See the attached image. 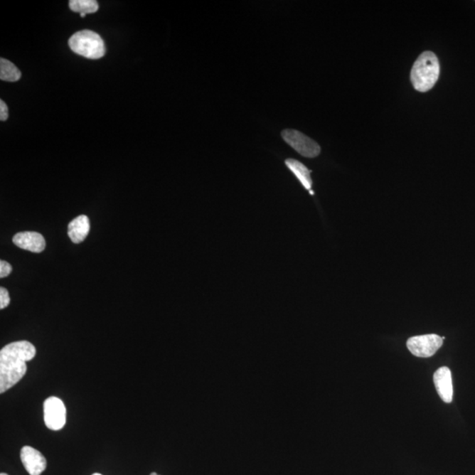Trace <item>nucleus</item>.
<instances>
[{
	"label": "nucleus",
	"instance_id": "1a4fd4ad",
	"mask_svg": "<svg viewBox=\"0 0 475 475\" xmlns=\"http://www.w3.org/2000/svg\"><path fill=\"white\" fill-rule=\"evenodd\" d=\"M434 384L440 398L445 403L452 402L454 396V388H452V373L448 367H440L434 373Z\"/></svg>",
	"mask_w": 475,
	"mask_h": 475
},
{
	"label": "nucleus",
	"instance_id": "dca6fc26",
	"mask_svg": "<svg viewBox=\"0 0 475 475\" xmlns=\"http://www.w3.org/2000/svg\"><path fill=\"white\" fill-rule=\"evenodd\" d=\"M9 118V107L1 100L0 101V120L6 121Z\"/></svg>",
	"mask_w": 475,
	"mask_h": 475
},
{
	"label": "nucleus",
	"instance_id": "f03ea898",
	"mask_svg": "<svg viewBox=\"0 0 475 475\" xmlns=\"http://www.w3.org/2000/svg\"><path fill=\"white\" fill-rule=\"evenodd\" d=\"M440 66L439 59L432 51L419 55L411 70V82L415 90L428 92L439 80Z\"/></svg>",
	"mask_w": 475,
	"mask_h": 475
},
{
	"label": "nucleus",
	"instance_id": "f8f14e48",
	"mask_svg": "<svg viewBox=\"0 0 475 475\" xmlns=\"http://www.w3.org/2000/svg\"><path fill=\"white\" fill-rule=\"evenodd\" d=\"M21 73L12 62L0 59V80L7 82H16L21 79Z\"/></svg>",
	"mask_w": 475,
	"mask_h": 475
},
{
	"label": "nucleus",
	"instance_id": "423d86ee",
	"mask_svg": "<svg viewBox=\"0 0 475 475\" xmlns=\"http://www.w3.org/2000/svg\"><path fill=\"white\" fill-rule=\"evenodd\" d=\"M44 422L51 430H59L66 422V408L57 397H50L43 404Z\"/></svg>",
	"mask_w": 475,
	"mask_h": 475
},
{
	"label": "nucleus",
	"instance_id": "f257e3e1",
	"mask_svg": "<svg viewBox=\"0 0 475 475\" xmlns=\"http://www.w3.org/2000/svg\"><path fill=\"white\" fill-rule=\"evenodd\" d=\"M36 350L27 341L6 345L0 351V393L9 391L27 373V362L35 358Z\"/></svg>",
	"mask_w": 475,
	"mask_h": 475
},
{
	"label": "nucleus",
	"instance_id": "4468645a",
	"mask_svg": "<svg viewBox=\"0 0 475 475\" xmlns=\"http://www.w3.org/2000/svg\"><path fill=\"white\" fill-rule=\"evenodd\" d=\"M11 299L9 291L6 288H0V309L9 306Z\"/></svg>",
	"mask_w": 475,
	"mask_h": 475
},
{
	"label": "nucleus",
	"instance_id": "20e7f679",
	"mask_svg": "<svg viewBox=\"0 0 475 475\" xmlns=\"http://www.w3.org/2000/svg\"><path fill=\"white\" fill-rule=\"evenodd\" d=\"M282 137L289 146L306 158H315L321 154V147L309 137L296 129H284Z\"/></svg>",
	"mask_w": 475,
	"mask_h": 475
},
{
	"label": "nucleus",
	"instance_id": "9d476101",
	"mask_svg": "<svg viewBox=\"0 0 475 475\" xmlns=\"http://www.w3.org/2000/svg\"><path fill=\"white\" fill-rule=\"evenodd\" d=\"M90 231V222L85 215H80L68 225V235L73 243L79 244L85 240Z\"/></svg>",
	"mask_w": 475,
	"mask_h": 475
},
{
	"label": "nucleus",
	"instance_id": "7ed1b4c3",
	"mask_svg": "<svg viewBox=\"0 0 475 475\" xmlns=\"http://www.w3.org/2000/svg\"><path fill=\"white\" fill-rule=\"evenodd\" d=\"M69 46L74 53L89 59H100L106 53L101 36L91 31L75 33L69 39Z\"/></svg>",
	"mask_w": 475,
	"mask_h": 475
},
{
	"label": "nucleus",
	"instance_id": "a211bd4d",
	"mask_svg": "<svg viewBox=\"0 0 475 475\" xmlns=\"http://www.w3.org/2000/svg\"><path fill=\"white\" fill-rule=\"evenodd\" d=\"M150 475H159V474H156V473H151Z\"/></svg>",
	"mask_w": 475,
	"mask_h": 475
},
{
	"label": "nucleus",
	"instance_id": "6ab92c4d",
	"mask_svg": "<svg viewBox=\"0 0 475 475\" xmlns=\"http://www.w3.org/2000/svg\"><path fill=\"white\" fill-rule=\"evenodd\" d=\"M0 475H9V474H5V473H1V474H0Z\"/></svg>",
	"mask_w": 475,
	"mask_h": 475
},
{
	"label": "nucleus",
	"instance_id": "39448f33",
	"mask_svg": "<svg viewBox=\"0 0 475 475\" xmlns=\"http://www.w3.org/2000/svg\"><path fill=\"white\" fill-rule=\"evenodd\" d=\"M443 337L430 333L411 337L407 341V347L414 356L426 358L435 355L443 345Z\"/></svg>",
	"mask_w": 475,
	"mask_h": 475
},
{
	"label": "nucleus",
	"instance_id": "f3484780",
	"mask_svg": "<svg viewBox=\"0 0 475 475\" xmlns=\"http://www.w3.org/2000/svg\"><path fill=\"white\" fill-rule=\"evenodd\" d=\"M85 16H87V14H80V16L82 17V18H84Z\"/></svg>",
	"mask_w": 475,
	"mask_h": 475
},
{
	"label": "nucleus",
	"instance_id": "6e6552de",
	"mask_svg": "<svg viewBox=\"0 0 475 475\" xmlns=\"http://www.w3.org/2000/svg\"><path fill=\"white\" fill-rule=\"evenodd\" d=\"M13 241L17 247L33 252V253H41L46 247L43 236L36 232L18 233L14 236Z\"/></svg>",
	"mask_w": 475,
	"mask_h": 475
},
{
	"label": "nucleus",
	"instance_id": "2eb2a0df",
	"mask_svg": "<svg viewBox=\"0 0 475 475\" xmlns=\"http://www.w3.org/2000/svg\"><path fill=\"white\" fill-rule=\"evenodd\" d=\"M11 272H12V266L6 261L0 262V277H9Z\"/></svg>",
	"mask_w": 475,
	"mask_h": 475
},
{
	"label": "nucleus",
	"instance_id": "9b49d317",
	"mask_svg": "<svg viewBox=\"0 0 475 475\" xmlns=\"http://www.w3.org/2000/svg\"><path fill=\"white\" fill-rule=\"evenodd\" d=\"M285 164H287L288 169L295 174L300 183H302L303 186L305 187L307 191H311V184H313L310 176L311 171L308 170L306 166L302 164L301 162L296 161V159H288L285 161Z\"/></svg>",
	"mask_w": 475,
	"mask_h": 475
},
{
	"label": "nucleus",
	"instance_id": "0eeeda50",
	"mask_svg": "<svg viewBox=\"0 0 475 475\" xmlns=\"http://www.w3.org/2000/svg\"><path fill=\"white\" fill-rule=\"evenodd\" d=\"M22 464L31 475H41L47 467V460L39 451L31 447H24L21 450Z\"/></svg>",
	"mask_w": 475,
	"mask_h": 475
},
{
	"label": "nucleus",
	"instance_id": "ddd939ff",
	"mask_svg": "<svg viewBox=\"0 0 475 475\" xmlns=\"http://www.w3.org/2000/svg\"><path fill=\"white\" fill-rule=\"evenodd\" d=\"M69 7L73 12L80 14H95L99 9L98 2L95 0H70Z\"/></svg>",
	"mask_w": 475,
	"mask_h": 475
},
{
	"label": "nucleus",
	"instance_id": "aec40b11",
	"mask_svg": "<svg viewBox=\"0 0 475 475\" xmlns=\"http://www.w3.org/2000/svg\"><path fill=\"white\" fill-rule=\"evenodd\" d=\"M92 475H102V474L96 473V474H94Z\"/></svg>",
	"mask_w": 475,
	"mask_h": 475
}]
</instances>
